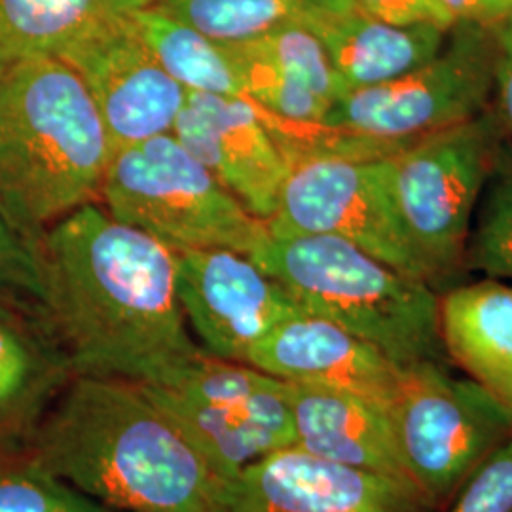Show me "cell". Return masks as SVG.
Instances as JSON below:
<instances>
[{"instance_id":"6da1fadb","label":"cell","mask_w":512,"mask_h":512,"mask_svg":"<svg viewBox=\"0 0 512 512\" xmlns=\"http://www.w3.org/2000/svg\"><path fill=\"white\" fill-rule=\"evenodd\" d=\"M37 245L44 311L76 376L158 385L202 355L164 243L90 203Z\"/></svg>"},{"instance_id":"7a4b0ae2","label":"cell","mask_w":512,"mask_h":512,"mask_svg":"<svg viewBox=\"0 0 512 512\" xmlns=\"http://www.w3.org/2000/svg\"><path fill=\"white\" fill-rule=\"evenodd\" d=\"M118 512H217L220 482L143 385L74 376L23 446Z\"/></svg>"},{"instance_id":"3957f363","label":"cell","mask_w":512,"mask_h":512,"mask_svg":"<svg viewBox=\"0 0 512 512\" xmlns=\"http://www.w3.org/2000/svg\"><path fill=\"white\" fill-rule=\"evenodd\" d=\"M109 135L82 78L59 57L0 69V209L33 241L101 200Z\"/></svg>"},{"instance_id":"277c9868","label":"cell","mask_w":512,"mask_h":512,"mask_svg":"<svg viewBox=\"0 0 512 512\" xmlns=\"http://www.w3.org/2000/svg\"><path fill=\"white\" fill-rule=\"evenodd\" d=\"M249 256L306 313L363 338L397 365H446L431 285L332 236L268 234Z\"/></svg>"},{"instance_id":"5b68a950","label":"cell","mask_w":512,"mask_h":512,"mask_svg":"<svg viewBox=\"0 0 512 512\" xmlns=\"http://www.w3.org/2000/svg\"><path fill=\"white\" fill-rule=\"evenodd\" d=\"M101 202L109 215L175 253L230 249L251 255L268 238L255 217L173 133L112 152Z\"/></svg>"},{"instance_id":"8992f818","label":"cell","mask_w":512,"mask_h":512,"mask_svg":"<svg viewBox=\"0 0 512 512\" xmlns=\"http://www.w3.org/2000/svg\"><path fill=\"white\" fill-rule=\"evenodd\" d=\"M143 389L177 423L220 484L294 446L287 382L255 366L203 351L164 384Z\"/></svg>"},{"instance_id":"52a82bcc","label":"cell","mask_w":512,"mask_h":512,"mask_svg":"<svg viewBox=\"0 0 512 512\" xmlns=\"http://www.w3.org/2000/svg\"><path fill=\"white\" fill-rule=\"evenodd\" d=\"M387 418L408 480L433 509L452 501L512 437L509 414L480 385L439 363L404 366L401 395Z\"/></svg>"},{"instance_id":"ba28073f","label":"cell","mask_w":512,"mask_h":512,"mask_svg":"<svg viewBox=\"0 0 512 512\" xmlns=\"http://www.w3.org/2000/svg\"><path fill=\"white\" fill-rule=\"evenodd\" d=\"M494 27L456 23L439 54L380 86L342 93L325 124L397 143L488 112L495 95Z\"/></svg>"},{"instance_id":"9c48e42d","label":"cell","mask_w":512,"mask_h":512,"mask_svg":"<svg viewBox=\"0 0 512 512\" xmlns=\"http://www.w3.org/2000/svg\"><path fill=\"white\" fill-rule=\"evenodd\" d=\"M499 145L495 116L484 112L420 137L391 156L399 211L437 283L465 266L476 205Z\"/></svg>"},{"instance_id":"30bf717a","label":"cell","mask_w":512,"mask_h":512,"mask_svg":"<svg viewBox=\"0 0 512 512\" xmlns=\"http://www.w3.org/2000/svg\"><path fill=\"white\" fill-rule=\"evenodd\" d=\"M266 224L270 234L344 239L403 274L437 285L399 211L391 158H327L294 165Z\"/></svg>"},{"instance_id":"8fae6325","label":"cell","mask_w":512,"mask_h":512,"mask_svg":"<svg viewBox=\"0 0 512 512\" xmlns=\"http://www.w3.org/2000/svg\"><path fill=\"white\" fill-rule=\"evenodd\" d=\"M177 294L198 346L236 363H247L272 330L306 313L251 256L230 249L177 253Z\"/></svg>"},{"instance_id":"7c38bea8","label":"cell","mask_w":512,"mask_h":512,"mask_svg":"<svg viewBox=\"0 0 512 512\" xmlns=\"http://www.w3.org/2000/svg\"><path fill=\"white\" fill-rule=\"evenodd\" d=\"M57 57L92 95L112 152L173 131L188 90L165 73L129 16L95 27Z\"/></svg>"},{"instance_id":"4fadbf2b","label":"cell","mask_w":512,"mask_h":512,"mask_svg":"<svg viewBox=\"0 0 512 512\" xmlns=\"http://www.w3.org/2000/svg\"><path fill=\"white\" fill-rule=\"evenodd\" d=\"M404 480L289 446L220 484L217 512H431Z\"/></svg>"},{"instance_id":"5bb4252c","label":"cell","mask_w":512,"mask_h":512,"mask_svg":"<svg viewBox=\"0 0 512 512\" xmlns=\"http://www.w3.org/2000/svg\"><path fill=\"white\" fill-rule=\"evenodd\" d=\"M171 133L255 217L264 222L274 217L291 165L262 124L253 101L186 92Z\"/></svg>"},{"instance_id":"9a60e30c","label":"cell","mask_w":512,"mask_h":512,"mask_svg":"<svg viewBox=\"0 0 512 512\" xmlns=\"http://www.w3.org/2000/svg\"><path fill=\"white\" fill-rule=\"evenodd\" d=\"M247 365L293 384L355 395L389 416L401 395L403 366L346 329L302 313L272 330Z\"/></svg>"},{"instance_id":"2e32d148","label":"cell","mask_w":512,"mask_h":512,"mask_svg":"<svg viewBox=\"0 0 512 512\" xmlns=\"http://www.w3.org/2000/svg\"><path fill=\"white\" fill-rule=\"evenodd\" d=\"M245 99L296 122H323L346 92L321 40L304 25L275 29L247 42H224Z\"/></svg>"},{"instance_id":"e0dca14e","label":"cell","mask_w":512,"mask_h":512,"mask_svg":"<svg viewBox=\"0 0 512 512\" xmlns=\"http://www.w3.org/2000/svg\"><path fill=\"white\" fill-rule=\"evenodd\" d=\"M74 376L46 313L0 306V450L23 448Z\"/></svg>"},{"instance_id":"ac0fdd59","label":"cell","mask_w":512,"mask_h":512,"mask_svg":"<svg viewBox=\"0 0 512 512\" xmlns=\"http://www.w3.org/2000/svg\"><path fill=\"white\" fill-rule=\"evenodd\" d=\"M287 399L294 446L334 463L410 482L382 410L355 395L319 385L287 382Z\"/></svg>"},{"instance_id":"d6986e66","label":"cell","mask_w":512,"mask_h":512,"mask_svg":"<svg viewBox=\"0 0 512 512\" xmlns=\"http://www.w3.org/2000/svg\"><path fill=\"white\" fill-rule=\"evenodd\" d=\"M446 357L512 420V285L499 279L452 287L440 298Z\"/></svg>"},{"instance_id":"ffe728a7","label":"cell","mask_w":512,"mask_h":512,"mask_svg":"<svg viewBox=\"0 0 512 512\" xmlns=\"http://www.w3.org/2000/svg\"><path fill=\"white\" fill-rule=\"evenodd\" d=\"M329 54L346 92L380 86L418 69L439 54L450 29L393 25L372 18L355 4L308 25Z\"/></svg>"},{"instance_id":"44dd1931","label":"cell","mask_w":512,"mask_h":512,"mask_svg":"<svg viewBox=\"0 0 512 512\" xmlns=\"http://www.w3.org/2000/svg\"><path fill=\"white\" fill-rule=\"evenodd\" d=\"M154 0H0V69L57 57L74 40Z\"/></svg>"},{"instance_id":"7402d4cb","label":"cell","mask_w":512,"mask_h":512,"mask_svg":"<svg viewBox=\"0 0 512 512\" xmlns=\"http://www.w3.org/2000/svg\"><path fill=\"white\" fill-rule=\"evenodd\" d=\"M129 19L165 73L188 92L245 97L238 69L224 42L167 16L154 4L135 10Z\"/></svg>"},{"instance_id":"603a6c76","label":"cell","mask_w":512,"mask_h":512,"mask_svg":"<svg viewBox=\"0 0 512 512\" xmlns=\"http://www.w3.org/2000/svg\"><path fill=\"white\" fill-rule=\"evenodd\" d=\"M158 10L219 42H247L342 12L353 0H154Z\"/></svg>"},{"instance_id":"cb8c5ba5","label":"cell","mask_w":512,"mask_h":512,"mask_svg":"<svg viewBox=\"0 0 512 512\" xmlns=\"http://www.w3.org/2000/svg\"><path fill=\"white\" fill-rule=\"evenodd\" d=\"M465 266L480 274L512 281V150L497 148L490 175L476 205Z\"/></svg>"},{"instance_id":"d4e9b609","label":"cell","mask_w":512,"mask_h":512,"mask_svg":"<svg viewBox=\"0 0 512 512\" xmlns=\"http://www.w3.org/2000/svg\"><path fill=\"white\" fill-rule=\"evenodd\" d=\"M0 512H118L46 469L27 448L0 450Z\"/></svg>"},{"instance_id":"484cf974","label":"cell","mask_w":512,"mask_h":512,"mask_svg":"<svg viewBox=\"0 0 512 512\" xmlns=\"http://www.w3.org/2000/svg\"><path fill=\"white\" fill-rule=\"evenodd\" d=\"M0 306L44 311L37 241L19 232L0 209Z\"/></svg>"},{"instance_id":"4316f807","label":"cell","mask_w":512,"mask_h":512,"mask_svg":"<svg viewBox=\"0 0 512 512\" xmlns=\"http://www.w3.org/2000/svg\"><path fill=\"white\" fill-rule=\"evenodd\" d=\"M448 512H512V437L461 484Z\"/></svg>"},{"instance_id":"83f0119b","label":"cell","mask_w":512,"mask_h":512,"mask_svg":"<svg viewBox=\"0 0 512 512\" xmlns=\"http://www.w3.org/2000/svg\"><path fill=\"white\" fill-rule=\"evenodd\" d=\"M368 16L393 25H435L452 29L456 19L440 0H353Z\"/></svg>"},{"instance_id":"f1b7e54d","label":"cell","mask_w":512,"mask_h":512,"mask_svg":"<svg viewBox=\"0 0 512 512\" xmlns=\"http://www.w3.org/2000/svg\"><path fill=\"white\" fill-rule=\"evenodd\" d=\"M495 50V95L499 109L512 131V16L494 27Z\"/></svg>"},{"instance_id":"f546056e","label":"cell","mask_w":512,"mask_h":512,"mask_svg":"<svg viewBox=\"0 0 512 512\" xmlns=\"http://www.w3.org/2000/svg\"><path fill=\"white\" fill-rule=\"evenodd\" d=\"M456 23L495 27L512 16V0H440Z\"/></svg>"}]
</instances>
